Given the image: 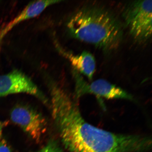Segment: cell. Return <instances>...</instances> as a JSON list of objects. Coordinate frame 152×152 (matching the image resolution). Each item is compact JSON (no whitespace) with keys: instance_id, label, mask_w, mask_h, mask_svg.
Here are the masks:
<instances>
[{"instance_id":"obj_3","label":"cell","mask_w":152,"mask_h":152,"mask_svg":"<svg viewBox=\"0 0 152 152\" xmlns=\"http://www.w3.org/2000/svg\"><path fill=\"white\" fill-rule=\"evenodd\" d=\"M152 1H135L127 4L123 16L130 33L138 42H145L151 37Z\"/></svg>"},{"instance_id":"obj_5","label":"cell","mask_w":152,"mask_h":152,"mask_svg":"<svg viewBox=\"0 0 152 152\" xmlns=\"http://www.w3.org/2000/svg\"><path fill=\"white\" fill-rule=\"evenodd\" d=\"M24 93L32 95L46 102V99L28 76L15 70L6 75H0V98L7 95Z\"/></svg>"},{"instance_id":"obj_11","label":"cell","mask_w":152,"mask_h":152,"mask_svg":"<svg viewBox=\"0 0 152 152\" xmlns=\"http://www.w3.org/2000/svg\"><path fill=\"white\" fill-rule=\"evenodd\" d=\"M8 123V121H0V140H1L2 137L3 129L7 126Z\"/></svg>"},{"instance_id":"obj_9","label":"cell","mask_w":152,"mask_h":152,"mask_svg":"<svg viewBox=\"0 0 152 152\" xmlns=\"http://www.w3.org/2000/svg\"><path fill=\"white\" fill-rule=\"evenodd\" d=\"M37 152H63L56 141L51 140L44 147Z\"/></svg>"},{"instance_id":"obj_1","label":"cell","mask_w":152,"mask_h":152,"mask_svg":"<svg viewBox=\"0 0 152 152\" xmlns=\"http://www.w3.org/2000/svg\"><path fill=\"white\" fill-rule=\"evenodd\" d=\"M51 111L63 143L70 152H147L149 149L147 136L111 132L87 122L72 98L59 101Z\"/></svg>"},{"instance_id":"obj_10","label":"cell","mask_w":152,"mask_h":152,"mask_svg":"<svg viewBox=\"0 0 152 152\" xmlns=\"http://www.w3.org/2000/svg\"><path fill=\"white\" fill-rule=\"evenodd\" d=\"M0 152H11L7 142L4 140H0Z\"/></svg>"},{"instance_id":"obj_6","label":"cell","mask_w":152,"mask_h":152,"mask_svg":"<svg viewBox=\"0 0 152 152\" xmlns=\"http://www.w3.org/2000/svg\"><path fill=\"white\" fill-rule=\"evenodd\" d=\"M75 73L80 95L92 94L107 99H134L130 93L105 80L98 79L90 83L86 81L78 73Z\"/></svg>"},{"instance_id":"obj_4","label":"cell","mask_w":152,"mask_h":152,"mask_svg":"<svg viewBox=\"0 0 152 152\" xmlns=\"http://www.w3.org/2000/svg\"><path fill=\"white\" fill-rule=\"evenodd\" d=\"M11 120L37 142L40 140L47 130V123L40 113L32 108L18 105L10 113Z\"/></svg>"},{"instance_id":"obj_2","label":"cell","mask_w":152,"mask_h":152,"mask_svg":"<svg viewBox=\"0 0 152 152\" xmlns=\"http://www.w3.org/2000/svg\"><path fill=\"white\" fill-rule=\"evenodd\" d=\"M67 26L72 37L107 52L117 48L123 39L122 26L116 17L96 4L82 7L72 15Z\"/></svg>"},{"instance_id":"obj_8","label":"cell","mask_w":152,"mask_h":152,"mask_svg":"<svg viewBox=\"0 0 152 152\" xmlns=\"http://www.w3.org/2000/svg\"><path fill=\"white\" fill-rule=\"evenodd\" d=\"M60 1H39L32 2L26 6L16 18L7 25L0 33V39L12 28L26 20L39 16L47 7L61 2Z\"/></svg>"},{"instance_id":"obj_7","label":"cell","mask_w":152,"mask_h":152,"mask_svg":"<svg viewBox=\"0 0 152 152\" xmlns=\"http://www.w3.org/2000/svg\"><path fill=\"white\" fill-rule=\"evenodd\" d=\"M56 45L61 54L71 62L74 70L83 74L90 80H92L96 71V61L92 54L83 52L75 55L64 50L56 43Z\"/></svg>"}]
</instances>
